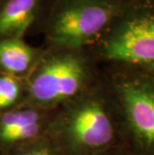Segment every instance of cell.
I'll return each mask as SVG.
<instances>
[{
    "label": "cell",
    "mask_w": 154,
    "mask_h": 155,
    "mask_svg": "<svg viewBox=\"0 0 154 155\" xmlns=\"http://www.w3.org/2000/svg\"><path fill=\"white\" fill-rule=\"evenodd\" d=\"M27 98L26 79L0 73V113L26 104Z\"/></svg>",
    "instance_id": "9"
},
{
    "label": "cell",
    "mask_w": 154,
    "mask_h": 155,
    "mask_svg": "<svg viewBox=\"0 0 154 155\" xmlns=\"http://www.w3.org/2000/svg\"><path fill=\"white\" fill-rule=\"evenodd\" d=\"M54 114L29 104L0 113V155L47 134Z\"/></svg>",
    "instance_id": "6"
},
{
    "label": "cell",
    "mask_w": 154,
    "mask_h": 155,
    "mask_svg": "<svg viewBox=\"0 0 154 155\" xmlns=\"http://www.w3.org/2000/svg\"><path fill=\"white\" fill-rule=\"evenodd\" d=\"M44 47H36L24 38L0 40V73L27 79L40 60Z\"/></svg>",
    "instance_id": "8"
},
{
    "label": "cell",
    "mask_w": 154,
    "mask_h": 155,
    "mask_svg": "<svg viewBox=\"0 0 154 155\" xmlns=\"http://www.w3.org/2000/svg\"><path fill=\"white\" fill-rule=\"evenodd\" d=\"M100 155H142V154H140L139 152L133 150L132 148H130L129 146L124 144L121 145V146L113 148V149L108 150Z\"/></svg>",
    "instance_id": "11"
},
{
    "label": "cell",
    "mask_w": 154,
    "mask_h": 155,
    "mask_svg": "<svg viewBox=\"0 0 154 155\" xmlns=\"http://www.w3.org/2000/svg\"><path fill=\"white\" fill-rule=\"evenodd\" d=\"M48 133L66 155H100L125 144L115 105L102 79L55 111Z\"/></svg>",
    "instance_id": "1"
},
{
    "label": "cell",
    "mask_w": 154,
    "mask_h": 155,
    "mask_svg": "<svg viewBox=\"0 0 154 155\" xmlns=\"http://www.w3.org/2000/svg\"><path fill=\"white\" fill-rule=\"evenodd\" d=\"M88 49L105 66L154 70V6L125 8Z\"/></svg>",
    "instance_id": "5"
},
{
    "label": "cell",
    "mask_w": 154,
    "mask_h": 155,
    "mask_svg": "<svg viewBox=\"0 0 154 155\" xmlns=\"http://www.w3.org/2000/svg\"><path fill=\"white\" fill-rule=\"evenodd\" d=\"M99 65L88 48L44 47L40 60L26 79V104L56 111L100 83Z\"/></svg>",
    "instance_id": "2"
},
{
    "label": "cell",
    "mask_w": 154,
    "mask_h": 155,
    "mask_svg": "<svg viewBox=\"0 0 154 155\" xmlns=\"http://www.w3.org/2000/svg\"><path fill=\"white\" fill-rule=\"evenodd\" d=\"M54 0H0V40L24 38L42 27Z\"/></svg>",
    "instance_id": "7"
},
{
    "label": "cell",
    "mask_w": 154,
    "mask_h": 155,
    "mask_svg": "<svg viewBox=\"0 0 154 155\" xmlns=\"http://www.w3.org/2000/svg\"><path fill=\"white\" fill-rule=\"evenodd\" d=\"M102 80L115 105L125 145L154 155V70L107 66Z\"/></svg>",
    "instance_id": "3"
},
{
    "label": "cell",
    "mask_w": 154,
    "mask_h": 155,
    "mask_svg": "<svg viewBox=\"0 0 154 155\" xmlns=\"http://www.w3.org/2000/svg\"><path fill=\"white\" fill-rule=\"evenodd\" d=\"M7 155H66L57 141L47 133L16 148Z\"/></svg>",
    "instance_id": "10"
},
{
    "label": "cell",
    "mask_w": 154,
    "mask_h": 155,
    "mask_svg": "<svg viewBox=\"0 0 154 155\" xmlns=\"http://www.w3.org/2000/svg\"><path fill=\"white\" fill-rule=\"evenodd\" d=\"M124 9L116 0H54L41 27L43 46L90 48Z\"/></svg>",
    "instance_id": "4"
}]
</instances>
